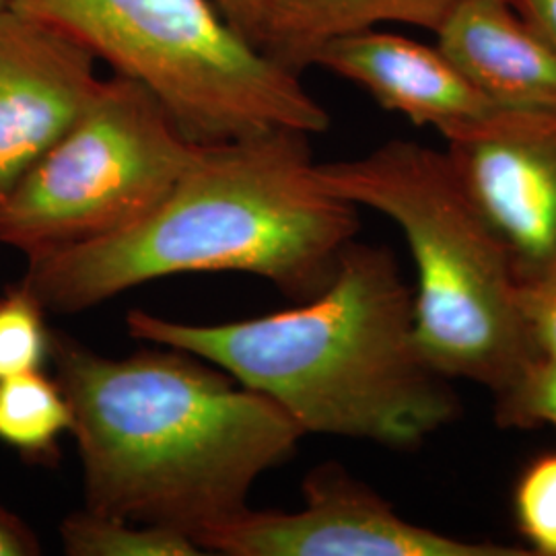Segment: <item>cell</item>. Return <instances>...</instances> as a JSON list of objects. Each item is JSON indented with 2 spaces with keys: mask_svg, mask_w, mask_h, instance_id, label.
I'll return each instance as SVG.
<instances>
[{
  "mask_svg": "<svg viewBox=\"0 0 556 556\" xmlns=\"http://www.w3.org/2000/svg\"><path fill=\"white\" fill-rule=\"evenodd\" d=\"M309 137L275 128L200 144L160 206L116 236L27 256L48 312L79 314L163 277L245 273L316 298L358 231L357 206L318 178Z\"/></svg>",
  "mask_w": 556,
  "mask_h": 556,
  "instance_id": "obj_2",
  "label": "cell"
},
{
  "mask_svg": "<svg viewBox=\"0 0 556 556\" xmlns=\"http://www.w3.org/2000/svg\"><path fill=\"white\" fill-rule=\"evenodd\" d=\"M7 9H11V0H0V13Z\"/></svg>",
  "mask_w": 556,
  "mask_h": 556,
  "instance_id": "obj_22",
  "label": "cell"
},
{
  "mask_svg": "<svg viewBox=\"0 0 556 556\" xmlns=\"http://www.w3.org/2000/svg\"><path fill=\"white\" fill-rule=\"evenodd\" d=\"M227 556H534L523 546L454 538L413 523L338 464L303 480L295 511L252 509L200 538Z\"/></svg>",
  "mask_w": 556,
  "mask_h": 556,
  "instance_id": "obj_7",
  "label": "cell"
},
{
  "mask_svg": "<svg viewBox=\"0 0 556 556\" xmlns=\"http://www.w3.org/2000/svg\"><path fill=\"white\" fill-rule=\"evenodd\" d=\"M144 85L199 144L291 128L326 132L330 114L301 75L268 59L215 0H11Z\"/></svg>",
  "mask_w": 556,
  "mask_h": 556,
  "instance_id": "obj_5",
  "label": "cell"
},
{
  "mask_svg": "<svg viewBox=\"0 0 556 556\" xmlns=\"http://www.w3.org/2000/svg\"><path fill=\"white\" fill-rule=\"evenodd\" d=\"M199 147L144 85L114 73L0 200V243L34 256L126 231L160 206Z\"/></svg>",
  "mask_w": 556,
  "mask_h": 556,
  "instance_id": "obj_6",
  "label": "cell"
},
{
  "mask_svg": "<svg viewBox=\"0 0 556 556\" xmlns=\"http://www.w3.org/2000/svg\"><path fill=\"white\" fill-rule=\"evenodd\" d=\"M514 507L528 551L534 556H556V454H544L523 470Z\"/></svg>",
  "mask_w": 556,
  "mask_h": 556,
  "instance_id": "obj_16",
  "label": "cell"
},
{
  "mask_svg": "<svg viewBox=\"0 0 556 556\" xmlns=\"http://www.w3.org/2000/svg\"><path fill=\"white\" fill-rule=\"evenodd\" d=\"M96 64L56 27L15 9L0 13V200L96 98Z\"/></svg>",
  "mask_w": 556,
  "mask_h": 556,
  "instance_id": "obj_9",
  "label": "cell"
},
{
  "mask_svg": "<svg viewBox=\"0 0 556 556\" xmlns=\"http://www.w3.org/2000/svg\"><path fill=\"white\" fill-rule=\"evenodd\" d=\"M220 13L243 38L258 46L264 0H215Z\"/></svg>",
  "mask_w": 556,
  "mask_h": 556,
  "instance_id": "obj_20",
  "label": "cell"
},
{
  "mask_svg": "<svg viewBox=\"0 0 556 556\" xmlns=\"http://www.w3.org/2000/svg\"><path fill=\"white\" fill-rule=\"evenodd\" d=\"M318 178L400 227L417 268L415 337L439 374L495 394L536 358L514 264L445 151L390 140L357 160L318 163Z\"/></svg>",
  "mask_w": 556,
  "mask_h": 556,
  "instance_id": "obj_4",
  "label": "cell"
},
{
  "mask_svg": "<svg viewBox=\"0 0 556 556\" xmlns=\"http://www.w3.org/2000/svg\"><path fill=\"white\" fill-rule=\"evenodd\" d=\"M38 534L17 514L0 505V556L41 555Z\"/></svg>",
  "mask_w": 556,
  "mask_h": 556,
  "instance_id": "obj_19",
  "label": "cell"
},
{
  "mask_svg": "<svg viewBox=\"0 0 556 556\" xmlns=\"http://www.w3.org/2000/svg\"><path fill=\"white\" fill-rule=\"evenodd\" d=\"M64 553L71 556H199L194 538L178 530L100 514L89 507L60 523Z\"/></svg>",
  "mask_w": 556,
  "mask_h": 556,
  "instance_id": "obj_14",
  "label": "cell"
},
{
  "mask_svg": "<svg viewBox=\"0 0 556 556\" xmlns=\"http://www.w3.org/2000/svg\"><path fill=\"white\" fill-rule=\"evenodd\" d=\"M413 301L396 256L353 241L328 287L295 307L223 324L130 309L126 330L213 363L275 400L305 435L413 450L459 417L452 379L418 349Z\"/></svg>",
  "mask_w": 556,
  "mask_h": 556,
  "instance_id": "obj_3",
  "label": "cell"
},
{
  "mask_svg": "<svg viewBox=\"0 0 556 556\" xmlns=\"http://www.w3.org/2000/svg\"><path fill=\"white\" fill-rule=\"evenodd\" d=\"M73 413L59 381L43 371L0 379V443L27 462L54 464Z\"/></svg>",
  "mask_w": 556,
  "mask_h": 556,
  "instance_id": "obj_13",
  "label": "cell"
},
{
  "mask_svg": "<svg viewBox=\"0 0 556 556\" xmlns=\"http://www.w3.org/2000/svg\"><path fill=\"white\" fill-rule=\"evenodd\" d=\"M456 0H264L258 48L301 75L330 41L404 23L429 31L450 15Z\"/></svg>",
  "mask_w": 556,
  "mask_h": 556,
  "instance_id": "obj_12",
  "label": "cell"
},
{
  "mask_svg": "<svg viewBox=\"0 0 556 556\" xmlns=\"http://www.w3.org/2000/svg\"><path fill=\"white\" fill-rule=\"evenodd\" d=\"M519 305L534 355L556 365V278L523 285Z\"/></svg>",
  "mask_w": 556,
  "mask_h": 556,
  "instance_id": "obj_18",
  "label": "cell"
},
{
  "mask_svg": "<svg viewBox=\"0 0 556 556\" xmlns=\"http://www.w3.org/2000/svg\"><path fill=\"white\" fill-rule=\"evenodd\" d=\"M445 155L514 264L556 278V110L501 108L445 137Z\"/></svg>",
  "mask_w": 556,
  "mask_h": 556,
  "instance_id": "obj_8",
  "label": "cell"
},
{
  "mask_svg": "<svg viewBox=\"0 0 556 556\" xmlns=\"http://www.w3.org/2000/svg\"><path fill=\"white\" fill-rule=\"evenodd\" d=\"M438 48L501 108L556 110V48L509 0H456Z\"/></svg>",
  "mask_w": 556,
  "mask_h": 556,
  "instance_id": "obj_11",
  "label": "cell"
},
{
  "mask_svg": "<svg viewBox=\"0 0 556 556\" xmlns=\"http://www.w3.org/2000/svg\"><path fill=\"white\" fill-rule=\"evenodd\" d=\"M50 363L73 413L85 507L197 544L243 514L260 477L305 438L275 400L169 346L112 358L54 332Z\"/></svg>",
  "mask_w": 556,
  "mask_h": 556,
  "instance_id": "obj_1",
  "label": "cell"
},
{
  "mask_svg": "<svg viewBox=\"0 0 556 556\" xmlns=\"http://www.w3.org/2000/svg\"><path fill=\"white\" fill-rule=\"evenodd\" d=\"M314 66L355 83L383 110L433 126L443 139L501 110L438 46L376 29L330 41Z\"/></svg>",
  "mask_w": 556,
  "mask_h": 556,
  "instance_id": "obj_10",
  "label": "cell"
},
{
  "mask_svg": "<svg viewBox=\"0 0 556 556\" xmlns=\"http://www.w3.org/2000/svg\"><path fill=\"white\" fill-rule=\"evenodd\" d=\"M517 13L556 48V0H509Z\"/></svg>",
  "mask_w": 556,
  "mask_h": 556,
  "instance_id": "obj_21",
  "label": "cell"
},
{
  "mask_svg": "<svg viewBox=\"0 0 556 556\" xmlns=\"http://www.w3.org/2000/svg\"><path fill=\"white\" fill-rule=\"evenodd\" d=\"M46 312L21 280L0 295V379L43 371L50 363L54 332L48 328Z\"/></svg>",
  "mask_w": 556,
  "mask_h": 556,
  "instance_id": "obj_15",
  "label": "cell"
},
{
  "mask_svg": "<svg viewBox=\"0 0 556 556\" xmlns=\"http://www.w3.org/2000/svg\"><path fill=\"white\" fill-rule=\"evenodd\" d=\"M495 420L503 429L556 427V365L530 361L503 390L495 392Z\"/></svg>",
  "mask_w": 556,
  "mask_h": 556,
  "instance_id": "obj_17",
  "label": "cell"
}]
</instances>
